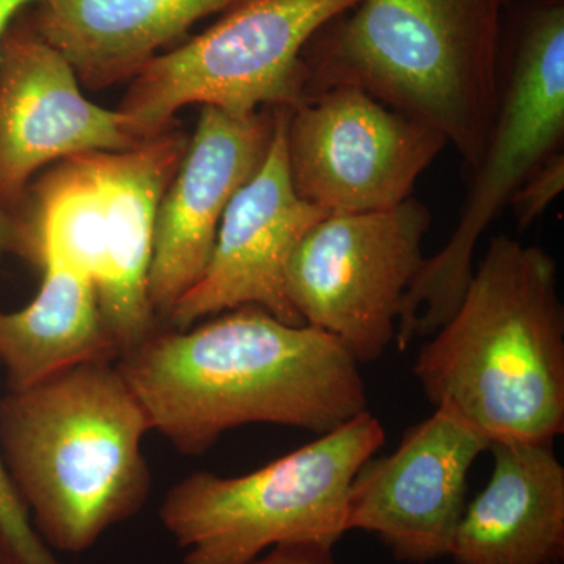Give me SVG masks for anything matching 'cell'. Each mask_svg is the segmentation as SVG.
<instances>
[{"label": "cell", "instance_id": "obj_4", "mask_svg": "<svg viewBox=\"0 0 564 564\" xmlns=\"http://www.w3.org/2000/svg\"><path fill=\"white\" fill-rule=\"evenodd\" d=\"M508 0H359L303 52L307 99L356 87L429 126L473 172L491 131Z\"/></svg>", "mask_w": 564, "mask_h": 564}, {"label": "cell", "instance_id": "obj_19", "mask_svg": "<svg viewBox=\"0 0 564 564\" xmlns=\"http://www.w3.org/2000/svg\"><path fill=\"white\" fill-rule=\"evenodd\" d=\"M563 191L564 155L560 151L541 163L511 196L508 206L513 209L519 231L532 226Z\"/></svg>", "mask_w": 564, "mask_h": 564}, {"label": "cell", "instance_id": "obj_21", "mask_svg": "<svg viewBox=\"0 0 564 564\" xmlns=\"http://www.w3.org/2000/svg\"><path fill=\"white\" fill-rule=\"evenodd\" d=\"M9 256L33 262V245L24 215L14 214L0 204V263Z\"/></svg>", "mask_w": 564, "mask_h": 564}, {"label": "cell", "instance_id": "obj_1", "mask_svg": "<svg viewBox=\"0 0 564 564\" xmlns=\"http://www.w3.org/2000/svg\"><path fill=\"white\" fill-rule=\"evenodd\" d=\"M117 366L151 429L184 455L250 423L325 434L369 404L359 364L333 336L258 306L187 329L158 326Z\"/></svg>", "mask_w": 564, "mask_h": 564}, {"label": "cell", "instance_id": "obj_9", "mask_svg": "<svg viewBox=\"0 0 564 564\" xmlns=\"http://www.w3.org/2000/svg\"><path fill=\"white\" fill-rule=\"evenodd\" d=\"M432 212L417 199L366 214L328 215L293 251L285 289L304 325L329 334L358 364L395 340L403 300L425 256Z\"/></svg>", "mask_w": 564, "mask_h": 564}, {"label": "cell", "instance_id": "obj_3", "mask_svg": "<svg viewBox=\"0 0 564 564\" xmlns=\"http://www.w3.org/2000/svg\"><path fill=\"white\" fill-rule=\"evenodd\" d=\"M150 419L117 361L70 367L0 400V452L36 532L82 554L147 503Z\"/></svg>", "mask_w": 564, "mask_h": 564}, {"label": "cell", "instance_id": "obj_11", "mask_svg": "<svg viewBox=\"0 0 564 564\" xmlns=\"http://www.w3.org/2000/svg\"><path fill=\"white\" fill-rule=\"evenodd\" d=\"M489 445L454 411L434 408L397 451L364 463L348 491L345 529L375 534L397 562L451 555L470 470Z\"/></svg>", "mask_w": 564, "mask_h": 564}, {"label": "cell", "instance_id": "obj_13", "mask_svg": "<svg viewBox=\"0 0 564 564\" xmlns=\"http://www.w3.org/2000/svg\"><path fill=\"white\" fill-rule=\"evenodd\" d=\"M289 111L278 109L269 152L229 203L206 272L166 318L172 328L187 329L204 317L242 306L304 325L289 300L285 273L304 234L329 214L293 191L285 150Z\"/></svg>", "mask_w": 564, "mask_h": 564}, {"label": "cell", "instance_id": "obj_23", "mask_svg": "<svg viewBox=\"0 0 564 564\" xmlns=\"http://www.w3.org/2000/svg\"><path fill=\"white\" fill-rule=\"evenodd\" d=\"M0 564H14L13 556L2 540H0Z\"/></svg>", "mask_w": 564, "mask_h": 564}, {"label": "cell", "instance_id": "obj_18", "mask_svg": "<svg viewBox=\"0 0 564 564\" xmlns=\"http://www.w3.org/2000/svg\"><path fill=\"white\" fill-rule=\"evenodd\" d=\"M0 540L9 547L14 564H63L33 525L9 467L0 452Z\"/></svg>", "mask_w": 564, "mask_h": 564}, {"label": "cell", "instance_id": "obj_12", "mask_svg": "<svg viewBox=\"0 0 564 564\" xmlns=\"http://www.w3.org/2000/svg\"><path fill=\"white\" fill-rule=\"evenodd\" d=\"M73 66L31 20L11 24L0 46V204L22 214L33 174L47 163L144 143L120 110L85 98Z\"/></svg>", "mask_w": 564, "mask_h": 564}, {"label": "cell", "instance_id": "obj_24", "mask_svg": "<svg viewBox=\"0 0 564 564\" xmlns=\"http://www.w3.org/2000/svg\"><path fill=\"white\" fill-rule=\"evenodd\" d=\"M508 2H510V0H508Z\"/></svg>", "mask_w": 564, "mask_h": 564}, {"label": "cell", "instance_id": "obj_22", "mask_svg": "<svg viewBox=\"0 0 564 564\" xmlns=\"http://www.w3.org/2000/svg\"><path fill=\"white\" fill-rule=\"evenodd\" d=\"M40 2L41 0H0V46H2L3 36H6L10 25L13 24L14 18L22 10Z\"/></svg>", "mask_w": 564, "mask_h": 564}, {"label": "cell", "instance_id": "obj_7", "mask_svg": "<svg viewBox=\"0 0 564 564\" xmlns=\"http://www.w3.org/2000/svg\"><path fill=\"white\" fill-rule=\"evenodd\" d=\"M386 443L369 410L239 477L193 473L170 489L161 521L182 564H250L276 545H336L355 475Z\"/></svg>", "mask_w": 564, "mask_h": 564}, {"label": "cell", "instance_id": "obj_16", "mask_svg": "<svg viewBox=\"0 0 564 564\" xmlns=\"http://www.w3.org/2000/svg\"><path fill=\"white\" fill-rule=\"evenodd\" d=\"M242 0H41L33 29L93 90L133 79L196 22Z\"/></svg>", "mask_w": 564, "mask_h": 564}, {"label": "cell", "instance_id": "obj_10", "mask_svg": "<svg viewBox=\"0 0 564 564\" xmlns=\"http://www.w3.org/2000/svg\"><path fill=\"white\" fill-rule=\"evenodd\" d=\"M440 132L356 87H334L289 111V176L329 215L391 209L447 147Z\"/></svg>", "mask_w": 564, "mask_h": 564}, {"label": "cell", "instance_id": "obj_14", "mask_svg": "<svg viewBox=\"0 0 564 564\" xmlns=\"http://www.w3.org/2000/svg\"><path fill=\"white\" fill-rule=\"evenodd\" d=\"M276 111L231 113L203 106L155 215L148 280L155 321H166L182 296L202 280L223 215L269 152Z\"/></svg>", "mask_w": 564, "mask_h": 564}, {"label": "cell", "instance_id": "obj_17", "mask_svg": "<svg viewBox=\"0 0 564 564\" xmlns=\"http://www.w3.org/2000/svg\"><path fill=\"white\" fill-rule=\"evenodd\" d=\"M40 269L35 299L20 311H0V364L9 391L80 364L118 359L95 284L63 263L44 261Z\"/></svg>", "mask_w": 564, "mask_h": 564}, {"label": "cell", "instance_id": "obj_5", "mask_svg": "<svg viewBox=\"0 0 564 564\" xmlns=\"http://www.w3.org/2000/svg\"><path fill=\"white\" fill-rule=\"evenodd\" d=\"M188 139L165 131L132 150L66 159L29 191L33 263L88 278L118 358L158 328L148 280L155 215Z\"/></svg>", "mask_w": 564, "mask_h": 564}, {"label": "cell", "instance_id": "obj_6", "mask_svg": "<svg viewBox=\"0 0 564 564\" xmlns=\"http://www.w3.org/2000/svg\"><path fill=\"white\" fill-rule=\"evenodd\" d=\"M564 139V0H538L522 13L510 50L502 47L491 131L473 170L458 225L426 258L408 289L395 340L436 333L455 313L474 274L481 236L511 196Z\"/></svg>", "mask_w": 564, "mask_h": 564}, {"label": "cell", "instance_id": "obj_20", "mask_svg": "<svg viewBox=\"0 0 564 564\" xmlns=\"http://www.w3.org/2000/svg\"><path fill=\"white\" fill-rule=\"evenodd\" d=\"M333 549L318 543L281 544L250 564H337Z\"/></svg>", "mask_w": 564, "mask_h": 564}, {"label": "cell", "instance_id": "obj_8", "mask_svg": "<svg viewBox=\"0 0 564 564\" xmlns=\"http://www.w3.org/2000/svg\"><path fill=\"white\" fill-rule=\"evenodd\" d=\"M359 0H242L199 35L135 74L120 111L143 140L173 129L192 104L231 113L307 101L303 52L315 33Z\"/></svg>", "mask_w": 564, "mask_h": 564}, {"label": "cell", "instance_id": "obj_2", "mask_svg": "<svg viewBox=\"0 0 564 564\" xmlns=\"http://www.w3.org/2000/svg\"><path fill=\"white\" fill-rule=\"evenodd\" d=\"M415 359L434 408L489 444H552L564 430V311L554 258L491 239L462 302Z\"/></svg>", "mask_w": 564, "mask_h": 564}, {"label": "cell", "instance_id": "obj_15", "mask_svg": "<svg viewBox=\"0 0 564 564\" xmlns=\"http://www.w3.org/2000/svg\"><path fill=\"white\" fill-rule=\"evenodd\" d=\"M492 473L456 527V564H562L564 467L552 444L489 445Z\"/></svg>", "mask_w": 564, "mask_h": 564}]
</instances>
